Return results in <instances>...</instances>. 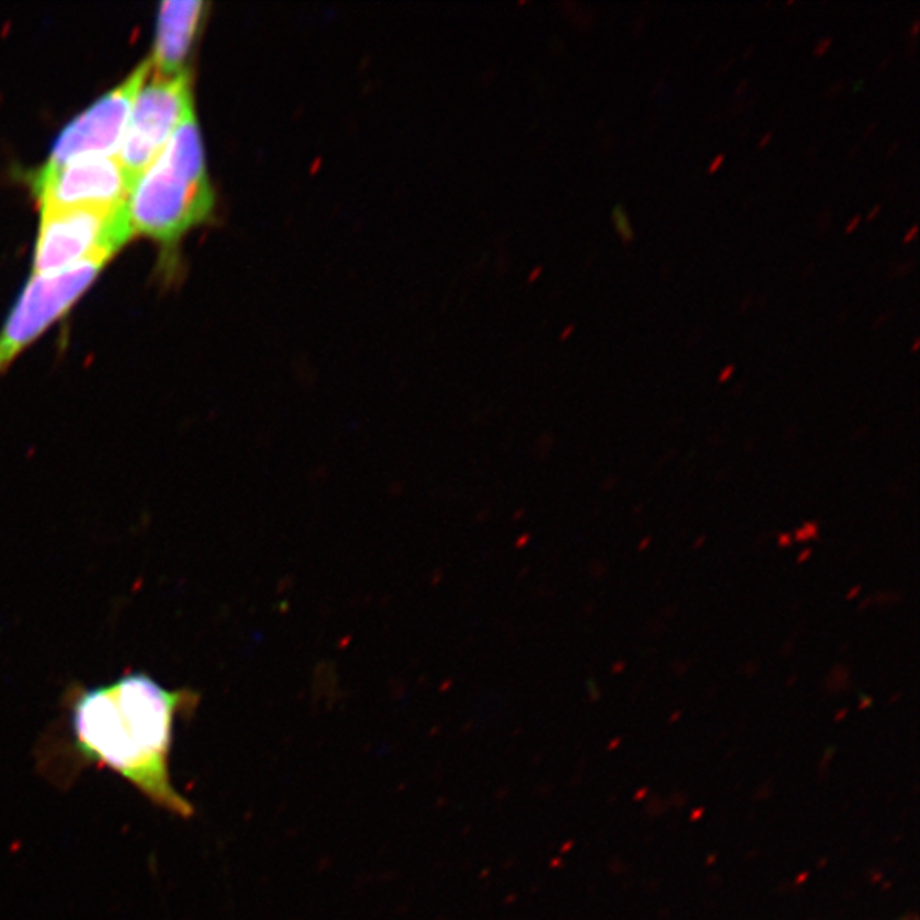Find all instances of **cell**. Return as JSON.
Wrapping results in <instances>:
<instances>
[{
	"mask_svg": "<svg viewBox=\"0 0 920 920\" xmlns=\"http://www.w3.org/2000/svg\"><path fill=\"white\" fill-rule=\"evenodd\" d=\"M198 702L191 688H168L145 671L96 687L72 684L63 697L69 763L104 767L157 808L190 818L194 808L174 786L170 752L177 721Z\"/></svg>",
	"mask_w": 920,
	"mask_h": 920,
	"instance_id": "obj_1",
	"label": "cell"
},
{
	"mask_svg": "<svg viewBox=\"0 0 920 920\" xmlns=\"http://www.w3.org/2000/svg\"><path fill=\"white\" fill-rule=\"evenodd\" d=\"M213 191L197 115L190 113L128 197L131 230L172 246L208 218Z\"/></svg>",
	"mask_w": 920,
	"mask_h": 920,
	"instance_id": "obj_2",
	"label": "cell"
},
{
	"mask_svg": "<svg viewBox=\"0 0 920 920\" xmlns=\"http://www.w3.org/2000/svg\"><path fill=\"white\" fill-rule=\"evenodd\" d=\"M133 236L128 203L113 208H41L34 275H53L91 259L109 261Z\"/></svg>",
	"mask_w": 920,
	"mask_h": 920,
	"instance_id": "obj_3",
	"label": "cell"
},
{
	"mask_svg": "<svg viewBox=\"0 0 920 920\" xmlns=\"http://www.w3.org/2000/svg\"><path fill=\"white\" fill-rule=\"evenodd\" d=\"M194 111L190 79L148 76L135 96L126 130L116 154L125 177L135 183L157 159L179 123Z\"/></svg>",
	"mask_w": 920,
	"mask_h": 920,
	"instance_id": "obj_4",
	"label": "cell"
},
{
	"mask_svg": "<svg viewBox=\"0 0 920 920\" xmlns=\"http://www.w3.org/2000/svg\"><path fill=\"white\" fill-rule=\"evenodd\" d=\"M106 261L91 259L53 275H33L0 331V377L70 311L94 283Z\"/></svg>",
	"mask_w": 920,
	"mask_h": 920,
	"instance_id": "obj_5",
	"label": "cell"
},
{
	"mask_svg": "<svg viewBox=\"0 0 920 920\" xmlns=\"http://www.w3.org/2000/svg\"><path fill=\"white\" fill-rule=\"evenodd\" d=\"M152 72L150 58L137 67L118 87L89 106L58 135L45 169L87 157H115L125 135L135 96Z\"/></svg>",
	"mask_w": 920,
	"mask_h": 920,
	"instance_id": "obj_6",
	"label": "cell"
},
{
	"mask_svg": "<svg viewBox=\"0 0 920 920\" xmlns=\"http://www.w3.org/2000/svg\"><path fill=\"white\" fill-rule=\"evenodd\" d=\"M41 208H113L128 203L131 188L115 157H87L33 177Z\"/></svg>",
	"mask_w": 920,
	"mask_h": 920,
	"instance_id": "obj_7",
	"label": "cell"
},
{
	"mask_svg": "<svg viewBox=\"0 0 920 920\" xmlns=\"http://www.w3.org/2000/svg\"><path fill=\"white\" fill-rule=\"evenodd\" d=\"M205 7L207 3L200 0H169L161 3L155 49L150 58L155 76H183L184 62L205 16Z\"/></svg>",
	"mask_w": 920,
	"mask_h": 920,
	"instance_id": "obj_8",
	"label": "cell"
},
{
	"mask_svg": "<svg viewBox=\"0 0 920 920\" xmlns=\"http://www.w3.org/2000/svg\"><path fill=\"white\" fill-rule=\"evenodd\" d=\"M610 216H612V223L614 227H616V232L617 236L620 237V240H622V244H631L632 240L636 239V234L634 229H632L631 220H629V215L626 208H624V205L617 203L616 207H614L612 215Z\"/></svg>",
	"mask_w": 920,
	"mask_h": 920,
	"instance_id": "obj_9",
	"label": "cell"
},
{
	"mask_svg": "<svg viewBox=\"0 0 920 920\" xmlns=\"http://www.w3.org/2000/svg\"><path fill=\"white\" fill-rule=\"evenodd\" d=\"M832 41H833V40H832V38H830V36H829V38H822V40L816 41L815 48H813V55H815V56H823V55H825V53L830 49V46H832Z\"/></svg>",
	"mask_w": 920,
	"mask_h": 920,
	"instance_id": "obj_10",
	"label": "cell"
},
{
	"mask_svg": "<svg viewBox=\"0 0 920 920\" xmlns=\"http://www.w3.org/2000/svg\"><path fill=\"white\" fill-rule=\"evenodd\" d=\"M724 159H726V155H724V154H717V155H716V159H713L711 166H709V169H708V170H709V174H716L717 170L721 169V166L724 164Z\"/></svg>",
	"mask_w": 920,
	"mask_h": 920,
	"instance_id": "obj_11",
	"label": "cell"
},
{
	"mask_svg": "<svg viewBox=\"0 0 920 920\" xmlns=\"http://www.w3.org/2000/svg\"><path fill=\"white\" fill-rule=\"evenodd\" d=\"M917 232H919V225H914V227H912V229H908V230H907V234H905V237H904V243H905V244H910L912 240H914L915 237H917Z\"/></svg>",
	"mask_w": 920,
	"mask_h": 920,
	"instance_id": "obj_12",
	"label": "cell"
},
{
	"mask_svg": "<svg viewBox=\"0 0 920 920\" xmlns=\"http://www.w3.org/2000/svg\"><path fill=\"white\" fill-rule=\"evenodd\" d=\"M859 223H861V215H855L854 218H852L851 222H849V225L845 227V234H852V232H854V230L859 227Z\"/></svg>",
	"mask_w": 920,
	"mask_h": 920,
	"instance_id": "obj_13",
	"label": "cell"
},
{
	"mask_svg": "<svg viewBox=\"0 0 920 920\" xmlns=\"http://www.w3.org/2000/svg\"><path fill=\"white\" fill-rule=\"evenodd\" d=\"M912 266H914V262H908V265H901V266H898V268H897V269H893V273H891V275H893V276H898V275H905V273H908V271H910V268H912Z\"/></svg>",
	"mask_w": 920,
	"mask_h": 920,
	"instance_id": "obj_14",
	"label": "cell"
},
{
	"mask_svg": "<svg viewBox=\"0 0 920 920\" xmlns=\"http://www.w3.org/2000/svg\"><path fill=\"white\" fill-rule=\"evenodd\" d=\"M733 372H734V367H733V365H730V367L724 368V370L719 374V382H724V380H726V379H730V377L733 375Z\"/></svg>",
	"mask_w": 920,
	"mask_h": 920,
	"instance_id": "obj_15",
	"label": "cell"
},
{
	"mask_svg": "<svg viewBox=\"0 0 920 920\" xmlns=\"http://www.w3.org/2000/svg\"><path fill=\"white\" fill-rule=\"evenodd\" d=\"M770 142H772V131H769V133H765V135H763V137H762V140H760V142H759V148H765V147H767V145H769V144H770Z\"/></svg>",
	"mask_w": 920,
	"mask_h": 920,
	"instance_id": "obj_16",
	"label": "cell"
},
{
	"mask_svg": "<svg viewBox=\"0 0 920 920\" xmlns=\"http://www.w3.org/2000/svg\"><path fill=\"white\" fill-rule=\"evenodd\" d=\"M919 30H920V21L917 19L914 24H912V30H910V36L914 38V40H915V38H917Z\"/></svg>",
	"mask_w": 920,
	"mask_h": 920,
	"instance_id": "obj_17",
	"label": "cell"
},
{
	"mask_svg": "<svg viewBox=\"0 0 920 920\" xmlns=\"http://www.w3.org/2000/svg\"><path fill=\"white\" fill-rule=\"evenodd\" d=\"M879 212H881V205H876V207L871 210V213H869V215H868V220H869V222H871V220H875V218H876V215H878Z\"/></svg>",
	"mask_w": 920,
	"mask_h": 920,
	"instance_id": "obj_18",
	"label": "cell"
},
{
	"mask_svg": "<svg viewBox=\"0 0 920 920\" xmlns=\"http://www.w3.org/2000/svg\"><path fill=\"white\" fill-rule=\"evenodd\" d=\"M842 87H844V84H842V82H840V84H835V85H833V87H832V89H830V91H829V98H832V96H833V92H837V91H842Z\"/></svg>",
	"mask_w": 920,
	"mask_h": 920,
	"instance_id": "obj_19",
	"label": "cell"
},
{
	"mask_svg": "<svg viewBox=\"0 0 920 920\" xmlns=\"http://www.w3.org/2000/svg\"><path fill=\"white\" fill-rule=\"evenodd\" d=\"M890 60H891V58H890V56H888V58H884V62H883V63H881V65H879L878 72H883V70H884V69H886V65H888V62H890Z\"/></svg>",
	"mask_w": 920,
	"mask_h": 920,
	"instance_id": "obj_20",
	"label": "cell"
},
{
	"mask_svg": "<svg viewBox=\"0 0 920 920\" xmlns=\"http://www.w3.org/2000/svg\"><path fill=\"white\" fill-rule=\"evenodd\" d=\"M745 89H747V80H743V82H741L740 87H738L737 94H740V92H741V91H745Z\"/></svg>",
	"mask_w": 920,
	"mask_h": 920,
	"instance_id": "obj_21",
	"label": "cell"
},
{
	"mask_svg": "<svg viewBox=\"0 0 920 920\" xmlns=\"http://www.w3.org/2000/svg\"><path fill=\"white\" fill-rule=\"evenodd\" d=\"M897 148H898V144H895V145H891V147H890V150H888V155H891V154H895V150H897Z\"/></svg>",
	"mask_w": 920,
	"mask_h": 920,
	"instance_id": "obj_22",
	"label": "cell"
},
{
	"mask_svg": "<svg viewBox=\"0 0 920 920\" xmlns=\"http://www.w3.org/2000/svg\"><path fill=\"white\" fill-rule=\"evenodd\" d=\"M753 49H755V46H752V48H750V49H748V52H747V53H745V55H743V58H748V56H750V55H752V52H753Z\"/></svg>",
	"mask_w": 920,
	"mask_h": 920,
	"instance_id": "obj_23",
	"label": "cell"
},
{
	"mask_svg": "<svg viewBox=\"0 0 920 920\" xmlns=\"http://www.w3.org/2000/svg\"><path fill=\"white\" fill-rule=\"evenodd\" d=\"M919 344H920V341H919V339H915V343H914V348H912V350H914V351H917V350H919Z\"/></svg>",
	"mask_w": 920,
	"mask_h": 920,
	"instance_id": "obj_24",
	"label": "cell"
},
{
	"mask_svg": "<svg viewBox=\"0 0 920 920\" xmlns=\"http://www.w3.org/2000/svg\"><path fill=\"white\" fill-rule=\"evenodd\" d=\"M861 87H862V80H859V84H857V85H855V87H854V91H857V89H861Z\"/></svg>",
	"mask_w": 920,
	"mask_h": 920,
	"instance_id": "obj_25",
	"label": "cell"
}]
</instances>
